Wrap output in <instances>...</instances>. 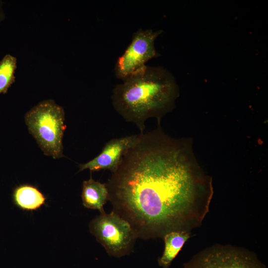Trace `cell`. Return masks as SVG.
Here are the masks:
<instances>
[{
	"instance_id": "1",
	"label": "cell",
	"mask_w": 268,
	"mask_h": 268,
	"mask_svg": "<svg viewBox=\"0 0 268 268\" xmlns=\"http://www.w3.org/2000/svg\"><path fill=\"white\" fill-rule=\"evenodd\" d=\"M106 185L112 211L144 240L199 227L213 195L190 140L172 137L160 126L138 134Z\"/></svg>"
},
{
	"instance_id": "2",
	"label": "cell",
	"mask_w": 268,
	"mask_h": 268,
	"mask_svg": "<svg viewBox=\"0 0 268 268\" xmlns=\"http://www.w3.org/2000/svg\"><path fill=\"white\" fill-rule=\"evenodd\" d=\"M179 86L173 74L162 67H146L117 84L111 96L112 105L127 122L144 133L145 122L162 118L175 107Z\"/></svg>"
},
{
	"instance_id": "3",
	"label": "cell",
	"mask_w": 268,
	"mask_h": 268,
	"mask_svg": "<svg viewBox=\"0 0 268 268\" xmlns=\"http://www.w3.org/2000/svg\"><path fill=\"white\" fill-rule=\"evenodd\" d=\"M65 117L63 108L51 99L40 102L25 115V122L30 134L44 153L54 159L64 156Z\"/></svg>"
},
{
	"instance_id": "4",
	"label": "cell",
	"mask_w": 268,
	"mask_h": 268,
	"mask_svg": "<svg viewBox=\"0 0 268 268\" xmlns=\"http://www.w3.org/2000/svg\"><path fill=\"white\" fill-rule=\"evenodd\" d=\"M90 232L110 256L121 258L134 250L137 236L129 223L119 215L105 211L89 223Z\"/></svg>"
},
{
	"instance_id": "5",
	"label": "cell",
	"mask_w": 268,
	"mask_h": 268,
	"mask_svg": "<svg viewBox=\"0 0 268 268\" xmlns=\"http://www.w3.org/2000/svg\"><path fill=\"white\" fill-rule=\"evenodd\" d=\"M183 268H267L253 252L230 245L216 244L195 254Z\"/></svg>"
},
{
	"instance_id": "6",
	"label": "cell",
	"mask_w": 268,
	"mask_h": 268,
	"mask_svg": "<svg viewBox=\"0 0 268 268\" xmlns=\"http://www.w3.org/2000/svg\"><path fill=\"white\" fill-rule=\"evenodd\" d=\"M162 30L139 29L124 53L119 57L115 66L116 77L123 81L143 69L149 60L160 56L154 42Z\"/></svg>"
},
{
	"instance_id": "7",
	"label": "cell",
	"mask_w": 268,
	"mask_h": 268,
	"mask_svg": "<svg viewBox=\"0 0 268 268\" xmlns=\"http://www.w3.org/2000/svg\"><path fill=\"white\" fill-rule=\"evenodd\" d=\"M138 134L113 138L107 143L100 154L90 161L79 164V171L109 170L112 173L118 167L124 153L137 140Z\"/></svg>"
},
{
	"instance_id": "8",
	"label": "cell",
	"mask_w": 268,
	"mask_h": 268,
	"mask_svg": "<svg viewBox=\"0 0 268 268\" xmlns=\"http://www.w3.org/2000/svg\"><path fill=\"white\" fill-rule=\"evenodd\" d=\"M81 199L83 206L87 208L104 212V205L108 201V191L106 184L89 179L83 182Z\"/></svg>"
},
{
	"instance_id": "9",
	"label": "cell",
	"mask_w": 268,
	"mask_h": 268,
	"mask_svg": "<svg viewBox=\"0 0 268 268\" xmlns=\"http://www.w3.org/2000/svg\"><path fill=\"white\" fill-rule=\"evenodd\" d=\"M12 197L15 205L27 211L39 209L45 203L46 200L45 196L37 187L28 184L15 187Z\"/></svg>"
},
{
	"instance_id": "10",
	"label": "cell",
	"mask_w": 268,
	"mask_h": 268,
	"mask_svg": "<svg viewBox=\"0 0 268 268\" xmlns=\"http://www.w3.org/2000/svg\"><path fill=\"white\" fill-rule=\"evenodd\" d=\"M191 232L173 231L163 237L164 248L162 255L158 259L161 268H169L185 242L190 238Z\"/></svg>"
},
{
	"instance_id": "11",
	"label": "cell",
	"mask_w": 268,
	"mask_h": 268,
	"mask_svg": "<svg viewBox=\"0 0 268 268\" xmlns=\"http://www.w3.org/2000/svg\"><path fill=\"white\" fill-rule=\"evenodd\" d=\"M17 59L10 54L5 55L0 61V94L7 93L15 82Z\"/></svg>"
},
{
	"instance_id": "12",
	"label": "cell",
	"mask_w": 268,
	"mask_h": 268,
	"mask_svg": "<svg viewBox=\"0 0 268 268\" xmlns=\"http://www.w3.org/2000/svg\"><path fill=\"white\" fill-rule=\"evenodd\" d=\"M3 2L0 0V25L5 18V13L3 9Z\"/></svg>"
}]
</instances>
